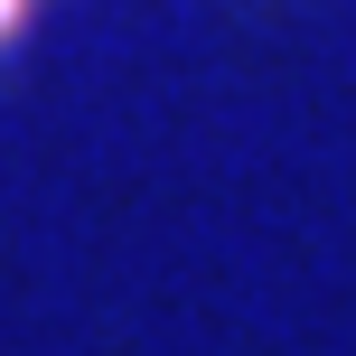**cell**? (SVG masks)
<instances>
[{"instance_id":"cell-1","label":"cell","mask_w":356,"mask_h":356,"mask_svg":"<svg viewBox=\"0 0 356 356\" xmlns=\"http://www.w3.org/2000/svg\"><path fill=\"white\" fill-rule=\"evenodd\" d=\"M19 19H29V0H0V38H10V29H19Z\"/></svg>"}]
</instances>
